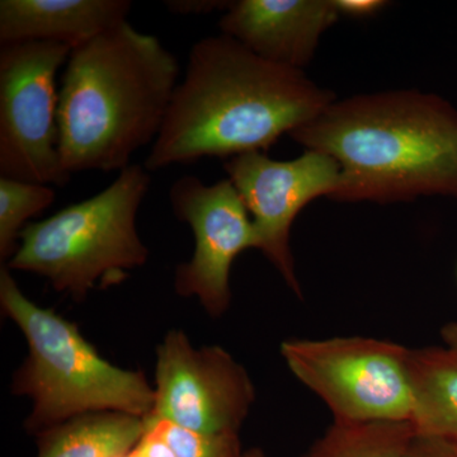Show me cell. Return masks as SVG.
Segmentation results:
<instances>
[{
  "label": "cell",
  "mask_w": 457,
  "mask_h": 457,
  "mask_svg": "<svg viewBox=\"0 0 457 457\" xmlns=\"http://www.w3.org/2000/svg\"><path fill=\"white\" fill-rule=\"evenodd\" d=\"M336 98L300 69L275 64L230 36H207L188 54L144 167L149 171L206 156L269 150L311 122Z\"/></svg>",
  "instance_id": "obj_1"
},
{
  "label": "cell",
  "mask_w": 457,
  "mask_h": 457,
  "mask_svg": "<svg viewBox=\"0 0 457 457\" xmlns=\"http://www.w3.org/2000/svg\"><path fill=\"white\" fill-rule=\"evenodd\" d=\"M0 306L20 328L29 347L12 378V393L32 402L27 432L36 436L99 411L149 416L155 395L145 375L104 360L77 324L29 300L4 264L0 269Z\"/></svg>",
  "instance_id": "obj_4"
},
{
  "label": "cell",
  "mask_w": 457,
  "mask_h": 457,
  "mask_svg": "<svg viewBox=\"0 0 457 457\" xmlns=\"http://www.w3.org/2000/svg\"><path fill=\"white\" fill-rule=\"evenodd\" d=\"M179 71L158 37L129 22L71 50L57 104L64 170L73 176L129 167L163 128Z\"/></svg>",
  "instance_id": "obj_3"
},
{
  "label": "cell",
  "mask_w": 457,
  "mask_h": 457,
  "mask_svg": "<svg viewBox=\"0 0 457 457\" xmlns=\"http://www.w3.org/2000/svg\"><path fill=\"white\" fill-rule=\"evenodd\" d=\"M404 457H457V442L414 432Z\"/></svg>",
  "instance_id": "obj_18"
},
{
  "label": "cell",
  "mask_w": 457,
  "mask_h": 457,
  "mask_svg": "<svg viewBox=\"0 0 457 457\" xmlns=\"http://www.w3.org/2000/svg\"><path fill=\"white\" fill-rule=\"evenodd\" d=\"M154 407L149 416L207 433H239L255 402L242 363L220 345L194 347L183 330L156 348Z\"/></svg>",
  "instance_id": "obj_8"
},
{
  "label": "cell",
  "mask_w": 457,
  "mask_h": 457,
  "mask_svg": "<svg viewBox=\"0 0 457 457\" xmlns=\"http://www.w3.org/2000/svg\"><path fill=\"white\" fill-rule=\"evenodd\" d=\"M168 197L177 220L189 225L195 237L194 255L177 267L176 293L196 297L210 317L220 318L230 308L234 261L260 248L253 220L228 179L204 185L187 174L170 186Z\"/></svg>",
  "instance_id": "obj_9"
},
{
  "label": "cell",
  "mask_w": 457,
  "mask_h": 457,
  "mask_svg": "<svg viewBox=\"0 0 457 457\" xmlns=\"http://www.w3.org/2000/svg\"><path fill=\"white\" fill-rule=\"evenodd\" d=\"M290 371L326 403L338 422H411L409 348L366 337L288 339Z\"/></svg>",
  "instance_id": "obj_6"
},
{
  "label": "cell",
  "mask_w": 457,
  "mask_h": 457,
  "mask_svg": "<svg viewBox=\"0 0 457 457\" xmlns=\"http://www.w3.org/2000/svg\"><path fill=\"white\" fill-rule=\"evenodd\" d=\"M145 431L144 418L99 411L45 429L37 437V457H122Z\"/></svg>",
  "instance_id": "obj_14"
},
{
  "label": "cell",
  "mask_w": 457,
  "mask_h": 457,
  "mask_svg": "<svg viewBox=\"0 0 457 457\" xmlns=\"http://www.w3.org/2000/svg\"><path fill=\"white\" fill-rule=\"evenodd\" d=\"M145 428L167 441L177 457H242L239 433L194 431L158 418H144Z\"/></svg>",
  "instance_id": "obj_17"
},
{
  "label": "cell",
  "mask_w": 457,
  "mask_h": 457,
  "mask_svg": "<svg viewBox=\"0 0 457 457\" xmlns=\"http://www.w3.org/2000/svg\"><path fill=\"white\" fill-rule=\"evenodd\" d=\"M414 436L411 422H338L303 457H404Z\"/></svg>",
  "instance_id": "obj_15"
},
{
  "label": "cell",
  "mask_w": 457,
  "mask_h": 457,
  "mask_svg": "<svg viewBox=\"0 0 457 457\" xmlns=\"http://www.w3.org/2000/svg\"><path fill=\"white\" fill-rule=\"evenodd\" d=\"M389 4L384 0H335L339 16L368 18L375 16Z\"/></svg>",
  "instance_id": "obj_20"
},
{
  "label": "cell",
  "mask_w": 457,
  "mask_h": 457,
  "mask_svg": "<svg viewBox=\"0 0 457 457\" xmlns=\"http://www.w3.org/2000/svg\"><path fill=\"white\" fill-rule=\"evenodd\" d=\"M132 451L137 457H177L176 453L162 436L147 428Z\"/></svg>",
  "instance_id": "obj_21"
},
{
  "label": "cell",
  "mask_w": 457,
  "mask_h": 457,
  "mask_svg": "<svg viewBox=\"0 0 457 457\" xmlns=\"http://www.w3.org/2000/svg\"><path fill=\"white\" fill-rule=\"evenodd\" d=\"M71 49L56 42L0 46V177L65 187L56 74Z\"/></svg>",
  "instance_id": "obj_7"
},
{
  "label": "cell",
  "mask_w": 457,
  "mask_h": 457,
  "mask_svg": "<svg viewBox=\"0 0 457 457\" xmlns=\"http://www.w3.org/2000/svg\"><path fill=\"white\" fill-rule=\"evenodd\" d=\"M53 186L0 177V261L2 264L16 253L21 234L35 216L54 204Z\"/></svg>",
  "instance_id": "obj_16"
},
{
  "label": "cell",
  "mask_w": 457,
  "mask_h": 457,
  "mask_svg": "<svg viewBox=\"0 0 457 457\" xmlns=\"http://www.w3.org/2000/svg\"><path fill=\"white\" fill-rule=\"evenodd\" d=\"M130 0H2L0 45L56 42L71 50L128 22Z\"/></svg>",
  "instance_id": "obj_12"
},
{
  "label": "cell",
  "mask_w": 457,
  "mask_h": 457,
  "mask_svg": "<svg viewBox=\"0 0 457 457\" xmlns=\"http://www.w3.org/2000/svg\"><path fill=\"white\" fill-rule=\"evenodd\" d=\"M242 457H266V455H264L263 451L255 447V449L245 451Z\"/></svg>",
  "instance_id": "obj_23"
},
{
  "label": "cell",
  "mask_w": 457,
  "mask_h": 457,
  "mask_svg": "<svg viewBox=\"0 0 457 457\" xmlns=\"http://www.w3.org/2000/svg\"><path fill=\"white\" fill-rule=\"evenodd\" d=\"M150 183L144 165H129L95 196L29 222L4 266L46 278L74 302L96 288L121 284L149 260L137 220Z\"/></svg>",
  "instance_id": "obj_5"
},
{
  "label": "cell",
  "mask_w": 457,
  "mask_h": 457,
  "mask_svg": "<svg viewBox=\"0 0 457 457\" xmlns=\"http://www.w3.org/2000/svg\"><path fill=\"white\" fill-rule=\"evenodd\" d=\"M228 179L252 215L262 253L286 284L303 297L291 251V228L303 207L320 196L330 198L341 186V167L326 153L306 150L293 161H275L262 152L231 156Z\"/></svg>",
  "instance_id": "obj_10"
},
{
  "label": "cell",
  "mask_w": 457,
  "mask_h": 457,
  "mask_svg": "<svg viewBox=\"0 0 457 457\" xmlns=\"http://www.w3.org/2000/svg\"><path fill=\"white\" fill-rule=\"evenodd\" d=\"M409 376L414 432L457 442V351L449 347L411 350Z\"/></svg>",
  "instance_id": "obj_13"
},
{
  "label": "cell",
  "mask_w": 457,
  "mask_h": 457,
  "mask_svg": "<svg viewBox=\"0 0 457 457\" xmlns=\"http://www.w3.org/2000/svg\"><path fill=\"white\" fill-rule=\"evenodd\" d=\"M441 336L447 347L457 351V321H453L442 328Z\"/></svg>",
  "instance_id": "obj_22"
},
{
  "label": "cell",
  "mask_w": 457,
  "mask_h": 457,
  "mask_svg": "<svg viewBox=\"0 0 457 457\" xmlns=\"http://www.w3.org/2000/svg\"><path fill=\"white\" fill-rule=\"evenodd\" d=\"M290 137L338 162L330 200L457 197V110L440 96L408 89L335 101Z\"/></svg>",
  "instance_id": "obj_2"
},
{
  "label": "cell",
  "mask_w": 457,
  "mask_h": 457,
  "mask_svg": "<svg viewBox=\"0 0 457 457\" xmlns=\"http://www.w3.org/2000/svg\"><path fill=\"white\" fill-rule=\"evenodd\" d=\"M231 3L228 0H165L164 5L176 16H204L216 11L227 12Z\"/></svg>",
  "instance_id": "obj_19"
},
{
  "label": "cell",
  "mask_w": 457,
  "mask_h": 457,
  "mask_svg": "<svg viewBox=\"0 0 457 457\" xmlns=\"http://www.w3.org/2000/svg\"><path fill=\"white\" fill-rule=\"evenodd\" d=\"M122 457H137L135 455L134 451H131V453H126V455H123Z\"/></svg>",
  "instance_id": "obj_24"
},
{
  "label": "cell",
  "mask_w": 457,
  "mask_h": 457,
  "mask_svg": "<svg viewBox=\"0 0 457 457\" xmlns=\"http://www.w3.org/2000/svg\"><path fill=\"white\" fill-rule=\"evenodd\" d=\"M338 17L335 0H237L219 27L255 55L303 71Z\"/></svg>",
  "instance_id": "obj_11"
}]
</instances>
